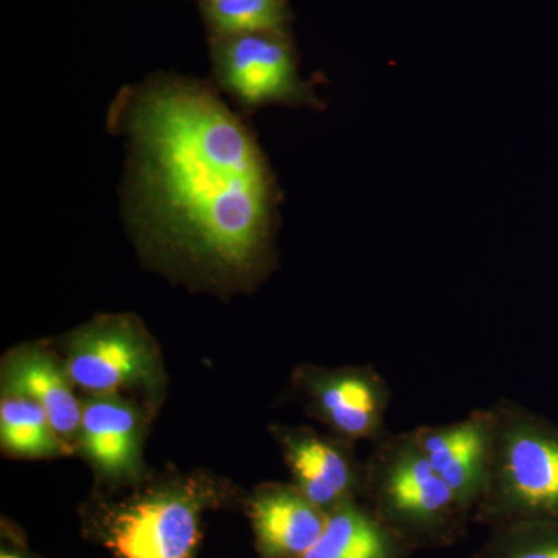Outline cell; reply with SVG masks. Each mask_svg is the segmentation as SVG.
Wrapping results in <instances>:
<instances>
[{
  "label": "cell",
  "mask_w": 558,
  "mask_h": 558,
  "mask_svg": "<svg viewBox=\"0 0 558 558\" xmlns=\"http://www.w3.org/2000/svg\"><path fill=\"white\" fill-rule=\"evenodd\" d=\"M108 126L126 149L121 208L140 241L230 281L269 264L277 183L215 84L150 75L120 89Z\"/></svg>",
  "instance_id": "6da1fadb"
},
{
  "label": "cell",
  "mask_w": 558,
  "mask_h": 558,
  "mask_svg": "<svg viewBox=\"0 0 558 558\" xmlns=\"http://www.w3.org/2000/svg\"><path fill=\"white\" fill-rule=\"evenodd\" d=\"M362 501L413 553L457 545L472 521L411 429L373 444L363 469Z\"/></svg>",
  "instance_id": "7a4b0ae2"
},
{
  "label": "cell",
  "mask_w": 558,
  "mask_h": 558,
  "mask_svg": "<svg viewBox=\"0 0 558 558\" xmlns=\"http://www.w3.org/2000/svg\"><path fill=\"white\" fill-rule=\"evenodd\" d=\"M494 411V447L473 521L488 529L558 523V422L509 399Z\"/></svg>",
  "instance_id": "3957f363"
},
{
  "label": "cell",
  "mask_w": 558,
  "mask_h": 558,
  "mask_svg": "<svg viewBox=\"0 0 558 558\" xmlns=\"http://www.w3.org/2000/svg\"><path fill=\"white\" fill-rule=\"evenodd\" d=\"M209 498L194 483L138 495L108 510L102 542L113 558H196Z\"/></svg>",
  "instance_id": "277c9868"
},
{
  "label": "cell",
  "mask_w": 558,
  "mask_h": 558,
  "mask_svg": "<svg viewBox=\"0 0 558 558\" xmlns=\"http://www.w3.org/2000/svg\"><path fill=\"white\" fill-rule=\"evenodd\" d=\"M213 76L216 89L244 110L318 106L317 95L300 78L292 49L278 33L215 38Z\"/></svg>",
  "instance_id": "5b68a950"
},
{
  "label": "cell",
  "mask_w": 558,
  "mask_h": 558,
  "mask_svg": "<svg viewBox=\"0 0 558 558\" xmlns=\"http://www.w3.org/2000/svg\"><path fill=\"white\" fill-rule=\"evenodd\" d=\"M295 384L307 399L311 413L339 438L351 444H376L388 435L392 392L374 366H304L295 374Z\"/></svg>",
  "instance_id": "8992f818"
},
{
  "label": "cell",
  "mask_w": 558,
  "mask_h": 558,
  "mask_svg": "<svg viewBox=\"0 0 558 558\" xmlns=\"http://www.w3.org/2000/svg\"><path fill=\"white\" fill-rule=\"evenodd\" d=\"M157 360L137 323L126 317L102 318L76 332L69 343L65 368L76 387L94 396L149 384Z\"/></svg>",
  "instance_id": "52a82bcc"
},
{
  "label": "cell",
  "mask_w": 558,
  "mask_h": 558,
  "mask_svg": "<svg viewBox=\"0 0 558 558\" xmlns=\"http://www.w3.org/2000/svg\"><path fill=\"white\" fill-rule=\"evenodd\" d=\"M494 427V411L488 407L473 410L469 416L450 424L411 429L418 449L472 521L486 487Z\"/></svg>",
  "instance_id": "ba28073f"
},
{
  "label": "cell",
  "mask_w": 558,
  "mask_h": 558,
  "mask_svg": "<svg viewBox=\"0 0 558 558\" xmlns=\"http://www.w3.org/2000/svg\"><path fill=\"white\" fill-rule=\"evenodd\" d=\"M277 435L292 484L314 505L329 512L341 502L362 499L365 461H359L355 444L307 428H279Z\"/></svg>",
  "instance_id": "9c48e42d"
},
{
  "label": "cell",
  "mask_w": 558,
  "mask_h": 558,
  "mask_svg": "<svg viewBox=\"0 0 558 558\" xmlns=\"http://www.w3.org/2000/svg\"><path fill=\"white\" fill-rule=\"evenodd\" d=\"M250 519L263 558H300L317 543L328 512L295 484H267L250 501Z\"/></svg>",
  "instance_id": "30bf717a"
},
{
  "label": "cell",
  "mask_w": 558,
  "mask_h": 558,
  "mask_svg": "<svg viewBox=\"0 0 558 558\" xmlns=\"http://www.w3.org/2000/svg\"><path fill=\"white\" fill-rule=\"evenodd\" d=\"M78 439L108 478H132L138 472L142 421L137 410L119 396H92L83 403Z\"/></svg>",
  "instance_id": "8fae6325"
},
{
  "label": "cell",
  "mask_w": 558,
  "mask_h": 558,
  "mask_svg": "<svg viewBox=\"0 0 558 558\" xmlns=\"http://www.w3.org/2000/svg\"><path fill=\"white\" fill-rule=\"evenodd\" d=\"M72 387L65 365L40 349L17 352L3 369V395L22 396L38 403L69 447L78 439L83 417V405Z\"/></svg>",
  "instance_id": "7c38bea8"
},
{
  "label": "cell",
  "mask_w": 558,
  "mask_h": 558,
  "mask_svg": "<svg viewBox=\"0 0 558 558\" xmlns=\"http://www.w3.org/2000/svg\"><path fill=\"white\" fill-rule=\"evenodd\" d=\"M411 554L362 499H351L329 510L323 534L300 558H411Z\"/></svg>",
  "instance_id": "4fadbf2b"
},
{
  "label": "cell",
  "mask_w": 558,
  "mask_h": 558,
  "mask_svg": "<svg viewBox=\"0 0 558 558\" xmlns=\"http://www.w3.org/2000/svg\"><path fill=\"white\" fill-rule=\"evenodd\" d=\"M0 439L17 457H53L70 450L54 432L46 411L22 396L3 395L0 403Z\"/></svg>",
  "instance_id": "5bb4252c"
},
{
  "label": "cell",
  "mask_w": 558,
  "mask_h": 558,
  "mask_svg": "<svg viewBox=\"0 0 558 558\" xmlns=\"http://www.w3.org/2000/svg\"><path fill=\"white\" fill-rule=\"evenodd\" d=\"M204 14L215 38L282 35L289 20L284 0H204Z\"/></svg>",
  "instance_id": "9a60e30c"
},
{
  "label": "cell",
  "mask_w": 558,
  "mask_h": 558,
  "mask_svg": "<svg viewBox=\"0 0 558 558\" xmlns=\"http://www.w3.org/2000/svg\"><path fill=\"white\" fill-rule=\"evenodd\" d=\"M472 558H558V523H524L490 529Z\"/></svg>",
  "instance_id": "2e32d148"
},
{
  "label": "cell",
  "mask_w": 558,
  "mask_h": 558,
  "mask_svg": "<svg viewBox=\"0 0 558 558\" xmlns=\"http://www.w3.org/2000/svg\"><path fill=\"white\" fill-rule=\"evenodd\" d=\"M0 558H28V557L24 556V554L20 553V550L3 548L2 553H0Z\"/></svg>",
  "instance_id": "e0dca14e"
}]
</instances>
